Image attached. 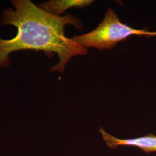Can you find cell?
<instances>
[{
  "label": "cell",
  "instance_id": "cell-3",
  "mask_svg": "<svg viewBox=\"0 0 156 156\" xmlns=\"http://www.w3.org/2000/svg\"><path fill=\"white\" fill-rule=\"evenodd\" d=\"M99 132L102 134V139L110 149H115L118 146H126L140 148L145 153L156 151V136L154 135L149 134L136 138L123 140L106 133L102 127H101Z\"/></svg>",
  "mask_w": 156,
  "mask_h": 156
},
{
  "label": "cell",
  "instance_id": "cell-1",
  "mask_svg": "<svg viewBox=\"0 0 156 156\" xmlns=\"http://www.w3.org/2000/svg\"><path fill=\"white\" fill-rule=\"evenodd\" d=\"M12 4L15 10L2 12V25L10 24L17 28L12 39L0 38V67L9 66V55L19 50L44 51L50 57L56 53L60 61L51 71L63 73L65 66L73 57L86 55L87 49L67 38L64 28L71 24L82 29L83 24L77 17L70 15L57 16L42 9L30 0H14Z\"/></svg>",
  "mask_w": 156,
  "mask_h": 156
},
{
  "label": "cell",
  "instance_id": "cell-4",
  "mask_svg": "<svg viewBox=\"0 0 156 156\" xmlns=\"http://www.w3.org/2000/svg\"><path fill=\"white\" fill-rule=\"evenodd\" d=\"M93 2L92 0H51L40 4L39 7L51 15L60 16L68 9L83 8Z\"/></svg>",
  "mask_w": 156,
  "mask_h": 156
},
{
  "label": "cell",
  "instance_id": "cell-2",
  "mask_svg": "<svg viewBox=\"0 0 156 156\" xmlns=\"http://www.w3.org/2000/svg\"><path fill=\"white\" fill-rule=\"evenodd\" d=\"M133 35L155 37L156 31L135 29L123 24L115 11L109 8L103 20L97 28L88 33L75 35L72 38L78 45L86 49L95 48L103 50L111 49L119 42Z\"/></svg>",
  "mask_w": 156,
  "mask_h": 156
}]
</instances>
